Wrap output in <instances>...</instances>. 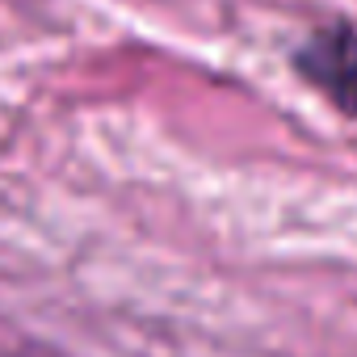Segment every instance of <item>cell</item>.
Instances as JSON below:
<instances>
[{"instance_id":"obj_1","label":"cell","mask_w":357,"mask_h":357,"mask_svg":"<svg viewBox=\"0 0 357 357\" xmlns=\"http://www.w3.org/2000/svg\"><path fill=\"white\" fill-rule=\"evenodd\" d=\"M298 72L344 114H357V34L353 30H324L298 51Z\"/></svg>"}]
</instances>
